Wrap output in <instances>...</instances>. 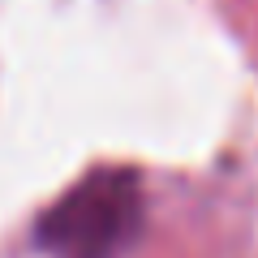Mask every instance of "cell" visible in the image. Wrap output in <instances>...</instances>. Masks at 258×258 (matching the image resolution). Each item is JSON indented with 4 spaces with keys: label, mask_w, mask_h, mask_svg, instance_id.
I'll return each instance as SVG.
<instances>
[{
    "label": "cell",
    "mask_w": 258,
    "mask_h": 258,
    "mask_svg": "<svg viewBox=\"0 0 258 258\" xmlns=\"http://www.w3.org/2000/svg\"><path fill=\"white\" fill-rule=\"evenodd\" d=\"M142 181L129 168H95L64 189L35 224L52 258H120L142 232Z\"/></svg>",
    "instance_id": "6da1fadb"
}]
</instances>
